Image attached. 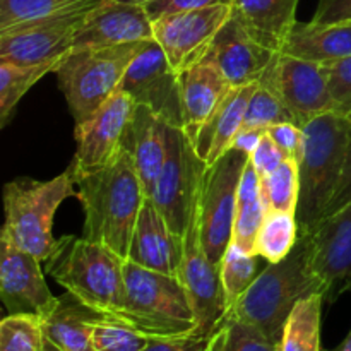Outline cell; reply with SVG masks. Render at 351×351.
Segmentation results:
<instances>
[{
	"instance_id": "obj_1",
	"label": "cell",
	"mask_w": 351,
	"mask_h": 351,
	"mask_svg": "<svg viewBox=\"0 0 351 351\" xmlns=\"http://www.w3.org/2000/svg\"><path fill=\"white\" fill-rule=\"evenodd\" d=\"M72 177L75 197L84 209L82 237L127 259L137 216L147 199L130 153L123 147L110 167Z\"/></svg>"
},
{
	"instance_id": "obj_2",
	"label": "cell",
	"mask_w": 351,
	"mask_h": 351,
	"mask_svg": "<svg viewBox=\"0 0 351 351\" xmlns=\"http://www.w3.org/2000/svg\"><path fill=\"white\" fill-rule=\"evenodd\" d=\"M315 293L324 295V288L311 266V235L300 233L290 256L276 264L267 263L249 290L232 305L225 319L254 326L280 345L285 324L293 308L298 302Z\"/></svg>"
},
{
	"instance_id": "obj_3",
	"label": "cell",
	"mask_w": 351,
	"mask_h": 351,
	"mask_svg": "<svg viewBox=\"0 0 351 351\" xmlns=\"http://www.w3.org/2000/svg\"><path fill=\"white\" fill-rule=\"evenodd\" d=\"M125 259L103 243L84 237H62V245L47 261V271L65 291L89 308L120 321L125 298Z\"/></svg>"
},
{
	"instance_id": "obj_4",
	"label": "cell",
	"mask_w": 351,
	"mask_h": 351,
	"mask_svg": "<svg viewBox=\"0 0 351 351\" xmlns=\"http://www.w3.org/2000/svg\"><path fill=\"white\" fill-rule=\"evenodd\" d=\"M305 144L298 161L300 195L297 221L300 233L315 232L328 215L345 167L351 123L335 112L315 117L304 127Z\"/></svg>"
},
{
	"instance_id": "obj_5",
	"label": "cell",
	"mask_w": 351,
	"mask_h": 351,
	"mask_svg": "<svg viewBox=\"0 0 351 351\" xmlns=\"http://www.w3.org/2000/svg\"><path fill=\"white\" fill-rule=\"evenodd\" d=\"M69 197H75L71 168L51 180L19 177L9 182L3 187L2 235L47 263L62 245V239H55L51 226L55 213Z\"/></svg>"
},
{
	"instance_id": "obj_6",
	"label": "cell",
	"mask_w": 351,
	"mask_h": 351,
	"mask_svg": "<svg viewBox=\"0 0 351 351\" xmlns=\"http://www.w3.org/2000/svg\"><path fill=\"white\" fill-rule=\"evenodd\" d=\"M125 298L120 322L149 338L197 336V319L178 276L125 259Z\"/></svg>"
},
{
	"instance_id": "obj_7",
	"label": "cell",
	"mask_w": 351,
	"mask_h": 351,
	"mask_svg": "<svg viewBox=\"0 0 351 351\" xmlns=\"http://www.w3.org/2000/svg\"><path fill=\"white\" fill-rule=\"evenodd\" d=\"M147 41L74 50L57 65L53 74L75 127L88 122L119 91L130 62Z\"/></svg>"
},
{
	"instance_id": "obj_8",
	"label": "cell",
	"mask_w": 351,
	"mask_h": 351,
	"mask_svg": "<svg viewBox=\"0 0 351 351\" xmlns=\"http://www.w3.org/2000/svg\"><path fill=\"white\" fill-rule=\"evenodd\" d=\"M177 276L184 285L194 308L197 336L209 339L221 328L228 305L223 291L219 266L209 259L202 243L201 191L195 197L187 228L182 237V263Z\"/></svg>"
},
{
	"instance_id": "obj_9",
	"label": "cell",
	"mask_w": 351,
	"mask_h": 351,
	"mask_svg": "<svg viewBox=\"0 0 351 351\" xmlns=\"http://www.w3.org/2000/svg\"><path fill=\"white\" fill-rule=\"evenodd\" d=\"M250 156L230 149L216 163L206 165L201 187V235L209 259L219 266L232 245L240 180Z\"/></svg>"
},
{
	"instance_id": "obj_10",
	"label": "cell",
	"mask_w": 351,
	"mask_h": 351,
	"mask_svg": "<svg viewBox=\"0 0 351 351\" xmlns=\"http://www.w3.org/2000/svg\"><path fill=\"white\" fill-rule=\"evenodd\" d=\"M206 163L199 160L184 129H168V153L149 199L171 232L184 237L192 206L202 185Z\"/></svg>"
},
{
	"instance_id": "obj_11",
	"label": "cell",
	"mask_w": 351,
	"mask_h": 351,
	"mask_svg": "<svg viewBox=\"0 0 351 351\" xmlns=\"http://www.w3.org/2000/svg\"><path fill=\"white\" fill-rule=\"evenodd\" d=\"M99 3L0 31V62L19 65L50 64L57 69L72 51L74 36L81 24Z\"/></svg>"
},
{
	"instance_id": "obj_12",
	"label": "cell",
	"mask_w": 351,
	"mask_h": 351,
	"mask_svg": "<svg viewBox=\"0 0 351 351\" xmlns=\"http://www.w3.org/2000/svg\"><path fill=\"white\" fill-rule=\"evenodd\" d=\"M232 17V3L168 14L153 21V38L178 74L208 57L213 41Z\"/></svg>"
},
{
	"instance_id": "obj_13",
	"label": "cell",
	"mask_w": 351,
	"mask_h": 351,
	"mask_svg": "<svg viewBox=\"0 0 351 351\" xmlns=\"http://www.w3.org/2000/svg\"><path fill=\"white\" fill-rule=\"evenodd\" d=\"M259 84L267 86L280 96L300 127L332 112L328 72L324 64L302 60L291 55L276 53Z\"/></svg>"
},
{
	"instance_id": "obj_14",
	"label": "cell",
	"mask_w": 351,
	"mask_h": 351,
	"mask_svg": "<svg viewBox=\"0 0 351 351\" xmlns=\"http://www.w3.org/2000/svg\"><path fill=\"white\" fill-rule=\"evenodd\" d=\"M136 110L132 96L117 91L88 122L75 127V154L69 167L72 173H93L110 167L123 151Z\"/></svg>"
},
{
	"instance_id": "obj_15",
	"label": "cell",
	"mask_w": 351,
	"mask_h": 351,
	"mask_svg": "<svg viewBox=\"0 0 351 351\" xmlns=\"http://www.w3.org/2000/svg\"><path fill=\"white\" fill-rule=\"evenodd\" d=\"M119 91L132 96L137 105L149 108L168 125L182 129L180 74L173 71L156 40L147 41L130 62Z\"/></svg>"
},
{
	"instance_id": "obj_16",
	"label": "cell",
	"mask_w": 351,
	"mask_h": 351,
	"mask_svg": "<svg viewBox=\"0 0 351 351\" xmlns=\"http://www.w3.org/2000/svg\"><path fill=\"white\" fill-rule=\"evenodd\" d=\"M0 298L9 314L45 319L57 307L58 297L48 288L41 261L0 233Z\"/></svg>"
},
{
	"instance_id": "obj_17",
	"label": "cell",
	"mask_w": 351,
	"mask_h": 351,
	"mask_svg": "<svg viewBox=\"0 0 351 351\" xmlns=\"http://www.w3.org/2000/svg\"><path fill=\"white\" fill-rule=\"evenodd\" d=\"M311 266L326 302L351 290V202L311 233Z\"/></svg>"
},
{
	"instance_id": "obj_18",
	"label": "cell",
	"mask_w": 351,
	"mask_h": 351,
	"mask_svg": "<svg viewBox=\"0 0 351 351\" xmlns=\"http://www.w3.org/2000/svg\"><path fill=\"white\" fill-rule=\"evenodd\" d=\"M153 38V21L146 7L105 0L88 14L74 36V50L108 48L117 45L147 41Z\"/></svg>"
},
{
	"instance_id": "obj_19",
	"label": "cell",
	"mask_w": 351,
	"mask_h": 351,
	"mask_svg": "<svg viewBox=\"0 0 351 351\" xmlns=\"http://www.w3.org/2000/svg\"><path fill=\"white\" fill-rule=\"evenodd\" d=\"M274 55L276 51L254 40L232 12L204 60L213 62L232 88H242L259 82Z\"/></svg>"
},
{
	"instance_id": "obj_20",
	"label": "cell",
	"mask_w": 351,
	"mask_h": 351,
	"mask_svg": "<svg viewBox=\"0 0 351 351\" xmlns=\"http://www.w3.org/2000/svg\"><path fill=\"white\" fill-rule=\"evenodd\" d=\"M127 261L171 276H177L180 269L182 237L171 232L149 197L137 216Z\"/></svg>"
},
{
	"instance_id": "obj_21",
	"label": "cell",
	"mask_w": 351,
	"mask_h": 351,
	"mask_svg": "<svg viewBox=\"0 0 351 351\" xmlns=\"http://www.w3.org/2000/svg\"><path fill=\"white\" fill-rule=\"evenodd\" d=\"M256 88L257 82L242 88H232L218 108L202 123L191 141L202 163H216L223 154L232 149L233 139L243 127L247 106Z\"/></svg>"
},
{
	"instance_id": "obj_22",
	"label": "cell",
	"mask_w": 351,
	"mask_h": 351,
	"mask_svg": "<svg viewBox=\"0 0 351 351\" xmlns=\"http://www.w3.org/2000/svg\"><path fill=\"white\" fill-rule=\"evenodd\" d=\"M168 125L163 119L143 105H137L123 147L132 156L147 197L156 185L168 153Z\"/></svg>"
},
{
	"instance_id": "obj_23",
	"label": "cell",
	"mask_w": 351,
	"mask_h": 351,
	"mask_svg": "<svg viewBox=\"0 0 351 351\" xmlns=\"http://www.w3.org/2000/svg\"><path fill=\"white\" fill-rule=\"evenodd\" d=\"M180 88L184 112L182 129L192 141L202 123L228 95L232 86L213 62L202 60L194 67L180 72Z\"/></svg>"
},
{
	"instance_id": "obj_24",
	"label": "cell",
	"mask_w": 351,
	"mask_h": 351,
	"mask_svg": "<svg viewBox=\"0 0 351 351\" xmlns=\"http://www.w3.org/2000/svg\"><path fill=\"white\" fill-rule=\"evenodd\" d=\"M300 0H232V12L254 40L280 53L297 26Z\"/></svg>"
},
{
	"instance_id": "obj_25",
	"label": "cell",
	"mask_w": 351,
	"mask_h": 351,
	"mask_svg": "<svg viewBox=\"0 0 351 351\" xmlns=\"http://www.w3.org/2000/svg\"><path fill=\"white\" fill-rule=\"evenodd\" d=\"M105 315L71 293L58 297L57 307L43 319L45 351H95L93 329Z\"/></svg>"
},
{
	"instance_id": "obj_26",
	"label": "cell",
	"mask_w": 351,
	"mask_h": 351,
	"mask_svg": "<svg viewBox=\"0 0 351 351\" xmlns=\"http://www.w3.org/2000/svg\"><path fill=\"white\" fill-rule=\"evenodd\" d=\"M280 53L302 60L332 64L351 57V23L321 24L297 23Z\"/></svg>"
},
{
	"instance_id": "obj_27",
	"label": "cell",
	"mask_w": 351,
	"mask_h": 351,
	"mask_svg": "<svg viewBox=\"0 0 351 351\" xmlns=\"http://www.w3.org/2000/svg\"><path fill=\"white\" fill-rule=\"evenodd\" d=\"M266 204L261 192V177L254 165H245L237 197L235 225H233L232 245L242 252L256 254V240L264 218H266ZM257 256V254H256Z\"/></svg>"
},
{
	"instance_id": "obj_28",
	"label": "cell",
	"mask_w": 351,
	"mask_h": 351,
	"mask_svg": "<svg viewBox=\"0 0 351 351\" xmlns=\"http://www.w3.org/2000/svg\"><path fill=\"white\" fill-rule=\"evenodd\" d=\"M324 302L322 293L298 302L285 324L278 351H322L321 317Z\"/></svg>"
},
{
	"instance_id": "obj_29",
	"label": "cell",
	"mask_w": 351,
	"mask_h": 351,
	"mask_svg": "<svg viewBox=\"0 0 351 351\" xmlns=\"http://www.w3.org/2000/svg\"><path fill=\"white\" fill-rule=\"evenodd\" d=\"M300 237L297 215L288 211H267L257 233L256 254L271 264L290 256Z\"/></svg>"
},
{
	"instance_id": "obj_30",
	"label": "cell",
	"mask_w": 351,
	"mask_h": 351,
	"mask_svg": "<svg viewBox=\"0 0 351 351\" xmlns=\"http://www.w3.org/2000/svg\"><path fill=\"white\" fill-rule=\"evenodd\" d=\"M50 72H55V65H19L0 62V125L5 127L9 123L24 95Z\"/></svg>"
},
{
	"instance_id": "obj_31",
	"label": "cell",
	"mask_w": 351,
	"mask_h": 351,
	"mask_svg": "<svg viewBox=\"0 0 351 351\" xmlns=\"http://www.w3.org/2000/svg\"><path fill=\"white\" fill-rule=\"evenodd\" d=\"M98 2L103 0H0V31Z\"/></svg>"
},
{
	"instance_id": "obj_32",
	"label": "cell",
	"mask_w": 351,
	"mask_h": 351,
	"mask_svg": "<svg viewBox=\"0 0 351 351\" xmlns=\"http://www.w3.org/2000/svg\"><path fill=\"white\" fill-rule=\"evenodd\" d=\"M261 192L267 211L297 213L300 195L298 161L287 158L278 170L261 177Z\"/></svg>"
},
{
	"instance_id": "obj_33",
	"label": "cell",
	"mask_w": 351,
	"mask_h": 351,
	"mask_svg": "<svg viewBox=\"0 0 351 351\" xmlns=\"http://www.w3.org/2000/svg\"><path fill=\"white\" fill-rule=\"evenodd\" d=\"M259 273V256L242 252L235 245L228 247L219 264V274H221V285L228 311L249 290Z\"/></svg>"
},
{
	"instance_id": "obj_34",
	"label": "cell",
	"mask_w": 351,
	"mask_h": 351,
	"mask_svg": "<svg viewBox=\"0 0 351 351\" xmlns=\"http://www.w3.org/2000/svg\"><path fill=\"white\" fill-rule=\"evenodd\" d=\"M0 351H45L43 319L9 314L0 322Z\"/></svg>"
},
{
	"instance_id": "obj_35",
	"label": "cell",
	"mask_w": 351,
	"mask_h": 351,
	"mask_svg": "<svg viewBox=\"0 0 351 351\" xmlns=\"http://www.w3.org/2000/svg\"><path fill=\"white\" fill-rule=\"evenodd\" d=\"M283 122L297 123L290 110L280 99V96L274 91H271L267 86L257 82L256 91H254L249 106H247L245 120H243L242 129L267 130L269 127Z\"/></svg>"
},
{
	"instance_id": "obj_36",
	"label": "cell",
	"mask_w": 351,
	"mask_h": 351,
	"mask_svg": "<svg viewBox=\"0 0 351 351\" xmlns=\"http://www.w3.org/2000/svg\"><path fill=\"white\" fill-rule=\"evenodd\" d=\"M149 339L130 326L108 317L99 319L93 329L95 351H143Z\"/></svg>"
},
{
	"instance_id": "obj_37",
	"label": "cell",
	"mask_w": 351,
	"mask_h": 351,
	"mask_svg": "<svg viewBox=\"0 0 351 351\" xmlns=\"http://www.w3.org/2000/svg\"><path fill=\"white\" fill-rule=\"evenodd\" d=\"M324 65L328 72L332 112L351 123V57Z\"/></svg>"
},
{
	"instance_id": "obj_38",
	"label": "cell",
	"mask_w": 351,
	"mask_h": 351,
	"mask_svg": "<svg viewBox=\"0 0 351 351\" xmlns=\"http://www.w3.org/2000/svg\"><path fill=\"white\" fill-rule=\"evenodd\" d=\"M223 326L226 329L225 351H278L276 343L254 326L237 319H225Z\"/></svg>"
},
{
	"instance_id": "obj_39",
	"label": "cell",
	"mask_w": 351,
	"mask_h": 351,
	"mask_svg": "<svg viewBox=\"0 0 351 351\" xmlns=\"http://www.w3.org/2000/svg\"><path fill=\"white\" fill-rule=\"evenodd\" d=\"M287 158L288 156L283 153V149L274 143V139L266 130L264 136L261 137L257 147L254 149V153L250 154V163L254 165L259 177H266V175L278 170Z\"/></svg>"
},
{
	"instance_id": "obj_40",
	"label": "cell",
	"mask_w": 351,
	"mask_h": 351,
	"mask_svg": "<svg viewBox=\"0 0 351 351\" xmlns=\"http://www.w3.org/2000/svg\"><path fill=\"white\" fill-rule=\"evenodd\" d=\"M269 136L273 137L274 143L283 149V153L288 158L300 161L302 154H304V144H305V134L300 125L293 122H283L273 125L267 129Z\"/></svg>"
},
{
	"instance_id": "obj_41",
	"label": "cell",
	"mask_w": 351,
	"mask_h": 351,
	"mask_svg": "<svg viewBox=\"0 0 351 351\" xmlns=\"http://www.w3.org/2000/svg\"><path fill=\"white\" fill-rule=\"evenodd\" d=\"M218 3H232V0H153L144 7H146V12L149 14L151 21H156L168 14L204 9V7L218 5Z\"/></svg>"
},
{
	"instance_id": "obj_42",
	"label": "cell",
	"mask_w": 351,
	"mask_h": 351,
	"mask_svg": "<svg viewBox=\"0 0 351 351\" xmlns=\"http://www.w3.org/2000/svg\"><path fill=\"white\" fill-rule=\"evenodd\" d=\"M312 23L321 26L351 23V0H319Z\"/></svg>"
},
{
	"instance_id": "obj_43",
	"label": "cell",
	"mask_w": 351,
	"mask_h": 351,
	"mask_svg": "<svg viewBox=\"0 0 351 351\" xmlns=\"http://www.w3.org/2000/svg\"><path fill=\"white\" fill-rule=\"evenodd\" d=\"M206 343L208 338L195 335L177 336V338H151L143 351H195Z\"/></svg>"
},
{
	"instance_id": "obj_44",
	"label": "cell",
	"mask_w": 351,
	"mask_h": 351,
	"mask_svg": "<svg viewBox=\"0 0 351 351\" xmlns=\"http://www.w3.org/2000/svg\"><path fill=\"white\" fill-rule=\"evenodd\" d=\"M350 202H351V132H350L348 149H346L345 167H343L341 178H339L338 189H336L335 197H332L331 204H329V209H328V215H326V218L332 216L335 213L341 211V209L345 208V206H348Z\"/></svg>"
},
{
	"instance_id": "obj_45",
	"label": "cell",
	"mask_w": 351,
	"mask_h": 351,
	"mask_svg": "<svg viewBox=\"0 0 351 351\" xmlns=\"http://www.w3.org/2000/svg\"><path fill=\"white\" fill-rule=\"evenodd\" d=\"M264 132H266V130L242 129L239 134H237L235 139H233L232 149L243 151V153H247L250 156V154L254 153V149L257 147V144H259L261 137L264 136Z\"/></svg>"
},
{
	"instance_id": "obj_46",
	"label": "cell",
	"mask_w": 351,
	"mask_h": 351,
	"mask_svg": "<svg viewBox=\"0 0 351 351\" xmlns=\"http://www.w3.org/2000/svg\"><path fill=\"white\" fill-rule=\"evenodd\" d=\"M226 345V329L221 324V328L208 339V345H206V351H225Z\"/></svg>"
},
{
	"instance_id": "obj_47",
	"label": "cell",
	"mask_w": 351,
	"mask_h": 351,
	"mask_svg": "<svg viewBox=\"0 0 351 351\" xmlns=\"http://www.w3.org/2000/svg\"><path fill=\"white\" fill-rule=\"evenodd\" d=\"M335 351H351V331L348 332V336L345 338V341L338 346Z\"/></svg>"
},
{
	"instance_id": "obj_48",
	"label": "cell",
	"mask_w": 351,
	"mask_h": 351,
	"mask_svg": "<svg viewBox=\"0 0 351 351\" xmlns=\"http://www.w3.org/2000/svg\"><path fill=\"white\" fill-rule=\"evenodd\" d=\"M115 2H123V3H137V5H146V3L153 2V0H115Z\"/></svg>"
},
{
	"instance_id": "obj_49",
	"label": "cell",
	"mask_w": 351,
	"mask_h": 351,
	"mask_svg": "<svg viewBox=\"0 0 351 351\" xmlns=\"http://www.w3.org/2000/svg\"><path fill=\"white\" fill-rule=\"evenodd\" d=\"M206 345H208V343H206ZM206 345L199 346V348H197V350H195V351H206Z\"/></svg>"
}]
</instances>
